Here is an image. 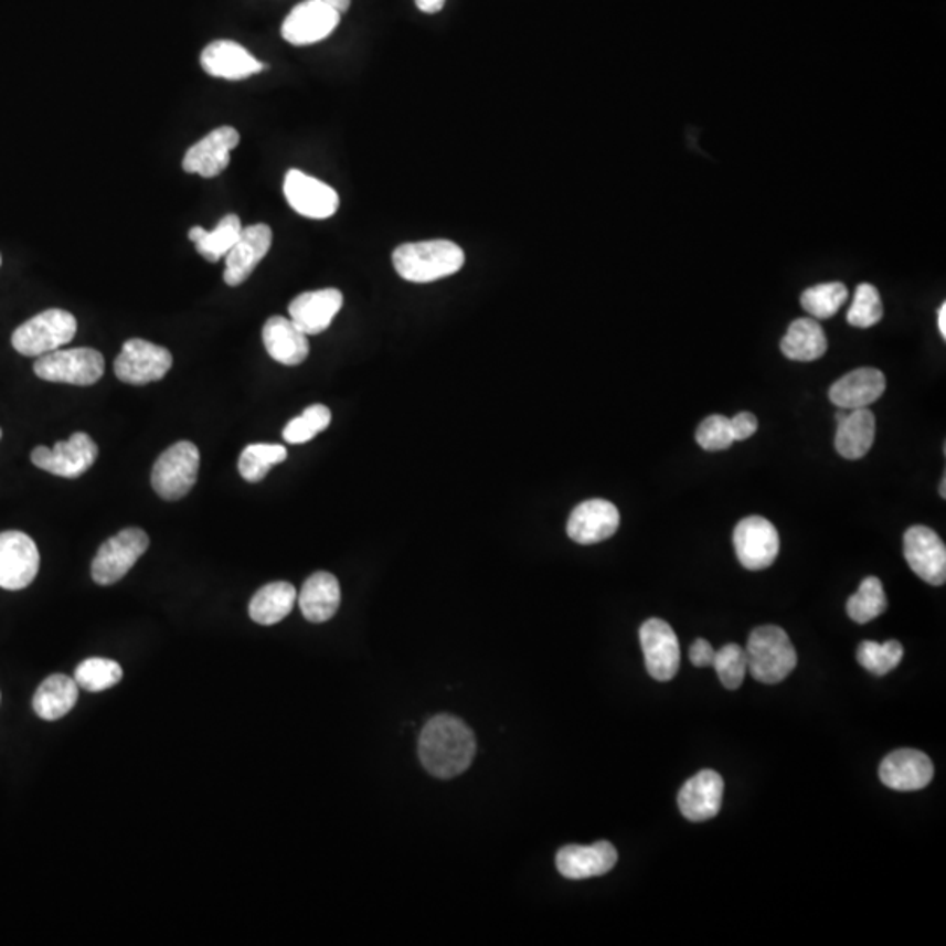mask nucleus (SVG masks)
Masks as SVG:
<instances>
[{"label":"nucleus","mask_w":946,"mask_h":946,"mask_svg":"<svg viewBox=\"0 0 946 946\" xmlns=\"http://www.w3.org/2000/svg\"><path fill=\"white\" fill-rule=\"evenodd\" d=\"M476 748L474 731L447 713L429 719L421 731V763L433 777L455 778L467 772Z\"/></svg>","instance_id":"1"},{"label":"nucleus","mask_w":946,"mask_h":946,"mask_svg":"<svg viewBox=\"0 0 946 946\" xmlns=\"http://www.w3.org/2000/svg\"><path fill=\"white\" fill-rule=\"evenodd\" d=\"M396 274L408 283H433L461 270L465 251L446 238L402 244L393 251Z\"/></svg>","instance_id":"2"},{"label":"nucleus","mask_w":946,"mask_h":946,"mask_svg":"<svg viewBox=\"0 0 946 946\" xmlns=\"http://www.w3.org/2000/svg\"><path fill=\"white\" fill-rule=\"evenodd\" d=\"M745 656L748 673L757 682L768 685L787 679L798 665V653L789 635L778 626H761L754 629L748 637Z\"/></svg>","instance_id":"3"},{"label":"nucleus","mask_w":946,"mask_h":946,"mask_svg":"<svg viewBox=\"0 0 946 946\" xmlns=\"http://www.w3.org/2000/svg\"><path fill=\"white\" fill-rule=\"evenodd\" d=\"M77 331V321L64 309H47L18 327L11 344L23 357L39 358L68 344Z\"/></svg>","instance_id":"4"},{"label":"nucleus","mask_w":946,"mask_h":946,"mask_svg":"<svg viewBox=\"0 0 946 946\" xmlns=\"http://www.w3.org/2000/svg\"><path fill=\"white\" fill-rule=\"evenodd\" d=\"M199 468V447L191 442H178L162 453L155 463L151 485L158 497L163 500H181L195 486Z\"/></svg>","instance_id":"5"},{"label":"nucleus","mask_w":946,"mask_h":946,"mask_svg":"<svg viewBox=\"0 0 946 946\" xmlns=\"http://www.w3.org/2000/svg\"><path fill=\"white\" fill-rule=\"evenodd\" d=\"M104 365L106 361L97 349H56L38 358L34 372L43 381L92 386L103 378Z\"/></svg>","instance_id":"6"},{"label":"nucleus","mask_w":946,"mask_h":946,"mask_svg":"<svg viewBox=\"0 0 946 946\" xmlns=\"http://www.w3.org/2000/svg\"><path fill=\"white\" fill-rule=\"evenodd\" d=\"M149 536L140 528H127L110 536L100 545L94 563L92 577L98 586H110L136 566L139 557L148 551Z\"/></svg>","instance_id":"7"},{"label":"nucleus","mask_w":946,"mask_h":946,"mask_svg":"<svg viewBox=\"0 0 946 946\" xmlns=\"http://www.w3.org/2000/svg\"><path fill=\"white\" fill-rule=\"evenodd\" d=\"M98 447L94 438L83 432H76L65 442H56L53 449L39 446L32 450V463L41 470L65 479H77L94 467Z\"/></svg>","instance_id":"8"},{"label":"nucleus","mask_w":946,"mask_h":946,"mask_svg":"<svg viewBox=\"0 0 946 946\" xmlns=\"http://www.w3.org/2000/svg\"><path fill=\"white\" fill-rule=\"evenodd\" d=\"M172 361L169 349L148 340L130 339L116 358L115 374L121 382L145 386L149 382L162 381L172 369Z\"/></svg>","instance_id":"9"},{"label":"nucleus","mask_w":946,"mask_h":946,"mask_svg":"<svg viewBox=\"0 0 946 946\" xmlns=\"http://www.w3.org/2000/svg\"><path fill=\"white\" fill-rule=\"evenodd\" d=\"M733 543L740 563L752 572L772 566L780 552L777 528L761 515L742 519L734 528Z\"/></svg>","instance_id":"10"},{"label":"nucleus","mask_w":946,"mask_h":946,"mask_svg":"<svg viewBox=\"0 0 946 946\" xmlns=\"http://www.w3.org/2000/svg\"><path fill=\"white\" fill-rule=\"evenodd\" d=\"M39 549L34 540L22 531L0 533V587L8 591L25 589L38 577Z\"/></svg>","instance_id":"11"},{"label":"nucleus","mask_w":946,"mask_h":946,"mask_svg":"<svg viewBox=\"0 0 946 946\" xmlns=\"http://www.w3.org/2000/svg\"><path fill=\"white\" fill-rule=\"evenodd\" d=\"M283 190L289 208L309 220H328L339 211V193L301 170H288Z\"/></svg>","instance_id":"12"},{"label":"nucleus","mask_w":946,"mask_h":946,"mask_svg":"<svg viewBox=\"0 0 946 946\" xmlns=\"http://www.w3.org/2000/svg\"><path fill=\"white\" fill-rule=\"evenodd\" d=\"M640 644L650 677L659 682L676 679L680 667V646L670 624L658 617L646 620L640 628Z\"/></svg>","instance_id":"13"},{"label":"nucleus","mask_w":946,"mask_h":946,"mask_svg":"<svg viewBox=\"0 0 946 946\" xmlns=\"http://www.w3.org/2000/svg\"><path fill=\"white\" fill-rule=\"evenodd\" d=\"M340 17L339 11L319 0H306L286 17L280 34L294 46H309L327 39L339 26Z\"/></svg>","instance_id":"14"},{"label":"nucleus","mask_w":946,"mask_h":946,"mask_svg":"<svg viewBox=\"0 0 946 946\" xmlns=\"http://www.w3.org/2000/svg\"><path fill=\"white\" fill-rule=\"evenodd\" d=\"M903 543L910 568L931 586H943L946 581V548L938 533L927 527H912L904 533Z\"/></svg>","instance_id":"15"},{"label":"nucleus","mask_w":946,"mask_h":946,"mask_svg":"<svg viewBox=\"0 0 946 946\" xmlns=\"http://www.w3.org/2000/svg\"><path fill=\"white\" fill-rule=\"evenodd\" d=\"M620 514L617 507L608 500L582 501L570 514L566 533L573 542L593 545L616 535L619 530Z\"/></svg>","instance_id":"16"},{"label":"nucleus","mask_w":946,"mask_h":946,"mask_svg":"<svg viewBox=\"0 0 946 946\" xmlns=\"http://www.w3.org/2000/svg\"><path fill=\"white\" fill-rule=\"evenodd\" d=\"M238 136L234 127H220L188 149L183 169L188 174L216 178L230 166V153L237 148Z\"/></svg>","instance_id":"17"},{"label":"nucleus","mask_w":946,"mask_h":946,"mask_svg":"<svg viewBox=\"0 0 946 946\" xmlns=\"http://www.w3.org/2000/svg\"><path fill=\"white\" fill-rule=\"evenodd\" d=\"M272 246V228L265 223L243 228L234 247L225 256V283L232 288L249 279Z\"/></svg>","instance_id":"18"},{"label":"nucleus","mask_w":946,"mask_h":946,"mask_svg":"<svg viewBox=\"0 0 946 946\" xmlns=\"http://www.w3.org/2000/svg\"><path fill=\"white\" fill-rule=\"evenodd\" d=\"M342 306H344V295L340 294L339 289L306 291L289 304V319L306 336H319L330 327Z\"/></svg>","instance_id":"19"},{"label":"nucleus","mask_w":946,"mask_h":946,"mask_svg":"<svg viewBox=\"0 0 946 946\" xmlns=\"http://www.w3.org/2000/svg\"><path fill=\"white\" fill-rule=\"evenodd\" d=\"M200 64L209 76L221 77L228 82L246 79L253 74L262 73L265 68V65L251 55L246 47L228 39H220L208 44L200 55Z\"/></svg>","instance_id":"20"},{"label":"nucleus","mask_w":946,"mask_h":946,"mask_svg":"<svg viewBox=\"0 0 946 946\" xmlns=\"http://www.w3.org/2000/svg\"><path fill=\"white\" fill-rule=\"evenodd\" d=\"M880 780L894 790H921L931 784L934 766L924 752L901 748L892 752L880 764Z\"/></svg>","instance_id":"21"},{"label":"nucleus","mask_w":946,"mask_h":946,"mask_svg":"<svg viewBox=\"0 0 946 946\" xmlns=\"http://www.w3.org/2000/svg\"><path fill=\"white\" fill-rule=\"evenodd\" d=\"M617 850L608 841H596L591 847L568 844L557 852L556 865L565 879L586 880L602 876L617 864Z\"/></svg>","instance_id":"22"},{"label":"nucleus","mask_w":946,"mask_h":946,"mask_svg":"<svg viewBox=\"0 0 946 946\" xmlns=\"http://www.w3.org/2000/svg\"><path fill=\"white\" fill-rule=\"evenodd\" d=\"M724 796V780L718 772L703 769L683 784L679 793V808L691 822H704L719 814Z\"/></svg>","instance_id":"23"},{"label":"nucleus","mask_w":946,"mask_h":946,"mask_svg":"<svg viewBox=\"0 0 946 946\" xmlns=\"http://www.w3.org/2000/svg\"><path fill=\"white\" fill-rule=\"evenodd\" d=\"M885 386L887 382L880 370L864 366L838 379L829 390V398L843 411L870 408L883 395Z\"/></svg>","instance_id":"24"},{"label":"nucleus","mask_w":946,"mask_h":946,"mask_svg":"<svg viewBox=\"0 0 946 946\" xmlns=\"http://www.w3.org/2000/svg\"><path fill=\"white\" fill-rule=\"evenodd\" d=\"M262 337L272 360L280 365H300L309 357V339L291 319L272 316Z\"/></svg>","instance_id":"25"},{"label":"nucleus","mask_w":946,"mask_h":946,"mask_svg":"<svg viewBox=\"0 0 946 946\" xmlns=\"http://www.w3.org/2000/svg\"><path fill=\"white\" fill-rule=\"evenodd\" d=\"M837 446L838 455L844 459H861L870 453L874 442V414L870 408H852L838 412Z\"/></svg>","instance_id":"26"},{"label":"nucleus","mask_w":946,"mask_h":946,"mask_svg":"<svg viewBox=\"0 0 946 946\" xmlns=\"http://www.w3.org/2000/svg\"><path fill=\"white\" fill-rule=\"evenodd\" d=\"M301 614L310 623H327L340 607V584L328 572H316L307 578L297 596Z\"/></svg>","instance_id":"27"},{"label":"nucleus","mask_w":946,"mask_h":946,"mask_svg":"<svg viewBox=\"0 0 946 946\" xmlns=\"http://www.w3.org/2000/svg\"><path fill=\"white\" fill-rule=\"evenodd\" d=\"M780 349L793 361L819 360L828 351V337L817 319L799 318L785 333Z\"/></svg>","instance_id":"28"},{"label":"nucleus","mask_w":946,"mask_h":946,"mask_svg":"<svg viewBox=\"0 0 946 946\" xmlns=\"http://www.w3.org/2000/svg\"><path fill=\"white\" fill-rule=\"evenodd\" d=\"M79 697V685L67 676L47 677L34 697V710L44 721H59L67 715Z\"/></svg>","instance_id":"29"},{"label":"nucleus","mask_w":946,"mask_h":946,"mask_svg":"<svg viewBox=\"0 0 946 946\" xmlns=\"http://www.w3.org/2000/svg\"><path fill=\"white\" fill-rule=\"evenodd\" d=\"M297 589L289 582H272L251 598L249 617L262 626H272L288 617L297 602Z\"/></svg>","instance_id":"30"},{"label":"nucleus","mask_w":946,"mask_h":946,"mask_svg":"<svg viewBox=\"0 0 946 946\" xmlns=\"http://www.w3.org/2000/svg\"><path fill=\"white\" fill-rule=\"evenodd\" d=\"M243 223L237 214H226L221 217L216 228L205 230L202 226H193L188 232V237L193 241L199 251L200 256H204L211 264H216L217 259L225 258L238 237L243 234Z\"/></svg>","instance_id":"31"},{"label":"nucleus","mask_w":946,"mask_h":946,"mask_svg":"<svg viewBox=\"0 0 946 946\" xmlns=\"http://www.w3.org/2000/svg\"><path fill=\"white\" fill-rule=\"evenodd\" d=\"M288 458V450L279 444H251L238 458V471L247 482H259L268 470Z\"/></svg>","instance_id":"32"},{"label":"nucleus","mask_w":946,"mask_h":946,"mask_svg":"<svg viewBox=\"0 0 946 946\" xmlns=\"http://www.w3.org/2000/svg\"><path fill=\"white\" fill-rule=\"evenodd\" d=\"M887 610V596L880 578L865 577L858 593L847 602V614L858 624L870 623Z\"/></svg>","instance_id":"33"},{"label":"nucleus","mask_w":946,"mask_h":946,"mask_svg":"<svg viewBox=\"0 0 946 946\" xmlns=\"http://www.w3.org/2000/svg\"><path fill=\"white\" fill-rule=\"evenodd\" d=\"M847 298V286L841 283H826L808 288L801 295V306L814 319H829L837 315Z\"/></svg>","instance_id":"34"},{"label":"nucleus","mask_w":946,"mask_h":946,"mask_svg":"<svg viewBox=\"0 0 946 946\" xmlns=\"http://www.w3.org/2000/svg\"><path fill=\"white\" fill-rule=\"evenodd\" d=\"M124 679V670L113 659L89 658L76 668L74 680L79 688L89 692L106 691L115 688Z\"/></svg>","instance_id":"35"},{"label":"nucleus","mask_w":946,"mask_h":946,"mask_svg":"<svg viewBox=\"0 0 946 946\" xmlns=\"http://www.w3.org/2000/svg\"><path fill=\"white\" fill-rule=\"evenodd\" d=\"M903 653V646L897 640H889L885 644L865 640L858 647V661L864 670L882 677L900 667Z\"/></svg>","instance_id":"36"},{"label":"nucleus","mask_w":946,"mask_h":946,"mask_svg":"<svg viewBox=\"0 0 946 946\" xmlns=\"http://www.w3.org/2000/svg\"><path fill=\"white\" fill-rule=\"evenodd\" d=\"M330 423V408L321 404L310 405L309 408L301 412L300 416L289 421L285 432H283V438L288 444H306L323 429H327Z\"/></svg>","instance_id":"37"},{"label":"nucleus","mask_w":946,"mask_h":946,"mask_svg":"<svg viewBox=\"0 0 946 946\" xmlns=\"http://www.w3.org/2000/svg\"><path fill=\"white\" fill-rule=\"evenodd\" d=\"M712 667L718 671L722 685L726 689H738L747 677V656L745 649L736 644H727L713 656Z\"/></svg>","instance_id":"38"},{"label":"nucleus","mask_w":946,"mask_h":946,"mask_svg":"<svg viewBox=\"0 0 946 946\" xmlns=\"http://www.w3.org/2000/svg\"><path fill=\"white\" fill-rule=\"evenodd\" d=\"M883 318V304L873 285H859L847 321L855 328H871Z\"/></svg>","instance_id":"39"},{"label":"nucleus","mask_w":946,"mask_h":946,"mask_svg":"<svg viewBox=\"0 0 946 946\" xmlns=\"http://www.w3.org/2000/svg\"><path fill=\"white\" fill-rule=\"evenodd\" d=\"M697 442L701 449L710 450H726L734 444L733 433H731L730 417L713 414L698 426Z\"/></svg>","instance_id":"40"},{"label":"nucleus","mask_w":946,"mask_h":946,"mask_svg":"<svg viewBox=\"0 0 946 946\" xmlns=\"http://www.w3.org/2000/svg\"><path fill=\"white\" fill-rule=\"evenodd\" d=\"M731 433H733L734 442L747 440L754 433L757 432V417L751 412H740L736 416L731 417Z\"/></svg>","instance_id":"41"},{"label":"nucleus","mask_w":946,"mask_h":946,"mask_svg":"<svg viewBox=\"0 0 946 946\" xmlns=\"http://www.w3.org/2000/svg\"><path fill=\"white\" fill-rule=\"evenodd\" d=\"M713 656H715V650L710 646V641L703 640V638L694 641L691 650H689V658H691L692 665L698 668L712 667Z\"/></svg>","instance_id":"42"},{"label":"nucleus","mask_w":946,"mask_h":946,"mask_svg":"<svg viewBox=\"0 0 946 946\" xmlns=\"http://www.w3.org/2000/svg\"><path fill=\"white\" fill-rule=\"evenodd\" d=\"M416 6L423 13L435 14L446 6V0H416Z\"/></svg>","instance_id":"43"},{"label":"nucleus","mask_w":946,"mask_h":946,"mask_svg":"<svg viewBox=\"0 0 946 946\" xmlns=\"http://www.w3.org/2000/svg\"><path fill=\"white\" fill-rule=\"evenodd\" d=\"M319 2L330 6V8L339 11L340 14L348 13L349 8H351V0H319Z\"/></svg>","instance_id":"44"},{"label":"nucleus","mask_w":946,"mask_h":946,"mask_svg":"<svg viewBox=\"0 0 946 946\" xmlns=\"http://www.w3.org/2000/svg\"><path fill=\"white\" fill-rule=\"evenodd\" d=\"M938 328L943 339H946V304H943L938 310Z\"/></svg>","instance_id":"45"},{"label":"nucleus","mask_w":946,"mask_h":946,"mask_svg":"<svg viewBox=\"0 0 946 946\" xmlns=\"http://www.w3.org/2000/svg\"><path fill=\"white\" fill-rule=\"evenodd\" d=\"M946 476H943L942 486H939V492H942V497H946Z\"/></svg>","instance_id":"46"},{"label":"nucleus","mask_w":946,"mask_h":946,"mask_svg":"<svg viewBox=\"0 0 946 946\" xmlns=\"http://www.w3.org/2000/svg\"><path fill=\"white\" fill-rule=\"evenodd\" d=\"M0 438H2V429H0Z\"/></svg>","instance_id":"47"},{"label":"nucleus","mask_w":946,"mask_h":946,"mask_svg":"<svg viewBox=\"0 0 946 946\" xmlns=\"http://www.w3.org/2000/svg\"><path fill=\"white\" fill-rule=\"evenodd\" d=\"M0 262H2V259H0Z\"/></svg>","instance_id":"48"}]
</instances>
